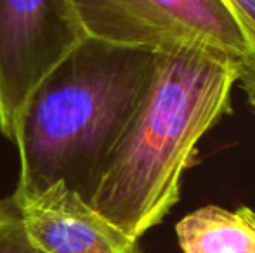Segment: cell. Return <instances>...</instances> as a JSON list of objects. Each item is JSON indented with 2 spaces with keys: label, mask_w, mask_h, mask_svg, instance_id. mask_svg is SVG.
<instances>
[{
  "label": "cell",
  "mask_w": 255,
  "mask_h": 253,
  "mask_svg": "<svg viewBox=\"0 0 255 253\" xmlns=\"http://www.w3.org/2000/svg\"><path fill=\"white\" fill-rule=\"evenodd\" d=\"M240 63L198 49L156 54L149 87L89 205L139 241L181 198L186 170L210 128L231 111Z\"/></svg>",
  "instance_id": "1"
},
{
  "label": "cell",
  "mask_w": 255,
  "mask_h": 253,
  "mask_svg": "<svg viewBox=\"0 0 255 253\" xmlns=\"http://www.w3.org/2000/svg\"><path fill=\"white\" fill-rule=\"evenodd\" d=\"M156 54L85 38L40 84L14 144L24 199L57 182L91 203L115 148L141 106Z\"/></svg>",
  "instance_id": "2"
},
{
  "label": "cell",
  "mask_w": 255,
  "mask_h": 253,
  "mask_svg": "<svg viewBox=\"0 0 255 253\" xmlns=\"http://www.w3.org/2000/svg\"><path fill=\"white\" fill-rule=\"evenodd\" d=\"M89 38L153 54L198 49L249 59V45L222 0H71Z\"/></svg>",
  "instance_id": "3"
},
{
  "label": "cell",
  "mask_w": 255,
  "mask_h": 253,
  "mask_svg": "<svg viewBox=\"0 0 255 253\" xmlns=\"http://www.w3.org/2000/svg\"><path fill=\"white\" fill-rule=\"evenodd\" d=\"M71 0H0V134L16 142L31 95L82 42Z\"/></svg>",
  "instance_id": "4"
},
{
  "label": "cell",
  "mask_w": 255,
  "mask_h": 253,
  "mask_svg": "<svg viewBox=\"0 0 255 253\" xmlns=\"http://www.w3.org/2000/svg\"><path fill=\"white\" fill-rule=\"evenodd\" d=\"M16 201L28 240L42 253H142L63 182Z\"/></svg>",
  "instance_id": "5"
},
{
  "label": "cell",
  "mask_w": 255,
  "mask_h": 253,
  "mask_svg": "<svg viewBox=\"0 0 255 253\" xmlns=\"http://www.w3.org/2000/svg\"><path fill=\"white\" fill-rule=\"evenodd\" d=\"M175 236L182 253H255V212L202 206L179 220Z\"/></svg>",
  "instance_id": "6"
},
{
  "label": "cell",
  "mask_w": 255,
  "mask_h": 253,
  "mask_svg": "<svg viewBox=\"0 0 255 253\" xmlns=\"http://www.w3.org/2000/svg\"><path fill=\"white\" fill-rule=\"evenodd\" d=\"M238 23L249 45V59L240 68L238 85L245 92L249 106L255 115V0H222Z\"/></svg>",
  "instance_id": "7"
},
{
  "label": "cell",
  "mask_w": 255,
  "mask_h": 253,
  "mask_svg": "<svg viewBox=\"0 0 255 253\" xmlns=\"http://www.w3.org/2000/svg\"><path fill=\"white\" fill-rule=\"evenodd\" d=\"M0 253H42L28 240L14 194L0 199Z\"/></svg>",
  "instance_id": "8"
}]
</instances>
